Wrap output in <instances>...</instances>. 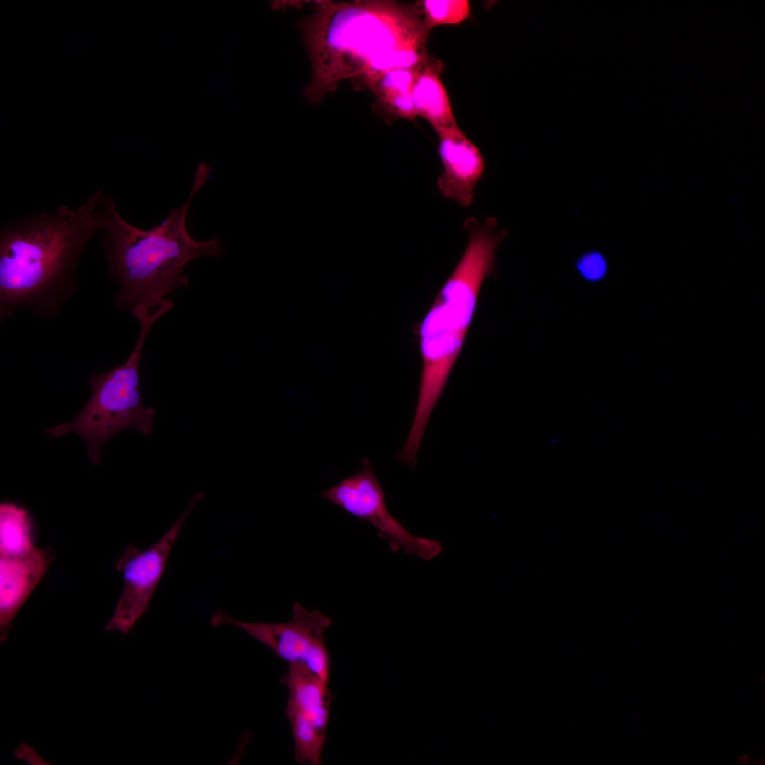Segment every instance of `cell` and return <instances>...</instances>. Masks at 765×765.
Masks as SVG:
<instances>
[{
  "mask_svg": "<svg viewBox=\"0 0 765 765\" xmlns=\"http://www.w3.org/2000/svg\"><path fill=\"white\" fill-rule=\"evenodd\" d=\"M764 677H765V675H764V674H763V675H761V676L759 677V679H760V680H761V681H764Z\"/></svg>",
  "mask_w": 765,
  "mask_h": 765,
  "instance_id": "cell-18",
  "label": "cell"
},
{
  "mask_svg": "<svg viewBox=\"0 0 765 765\" xmlns=\"http://www.w3.org/2000/svg\"><path fill=\"white\" fill-rule=\"evenodd\" d=\"M31 521L27 511L13 503L0 505V555H20L35 546L31 533Z\"/></svg>",
  "mask_w": 765,
  "mask_h": 765,
  "instance_id": "cell-14",
  "label": "cell"
},
{
  "mask_svg": "<svg viewBox=\"0 0 765 765\" xmlns=\"http://www.w3.org/2000/svg\"><path fill=\"white\" fill-rule=\"evenodd\" d=\"M103 191L79 207L32 212L0 231V319L27 309L40 319L55 317L78 287V266L102 227Z\"/></svg>",
  "mask_w": 765,
  "mask_h": 765,
  "instance_id": "cell-2",
  "label": "cell"
},
{
  "mask_svg": "<svg viewBox=\"0 0 765 765\" xmlns=\"http://www.w3.org/2000/svg\"><path fill=\"white\" fill-rule=\"evenodd\" d=\"M320 494L349 514L373 525L378 538L386 540L394 552L403 550L430 560L442 551L439 541L413 534L390 514L383 489L366 458L362 460L360 472Z\"/></svg>",
  "mask_w": 765,
  "mask_h": 765,
  "instance_id": "cell-7",
  "label": "cell"
},
{
  "mask_svg": "<svg viewBox=\"0 0 765 765\" xmlns=\"http://www.w3.org/2000/svg\"><path fill=\"white\" fill-rule=\"evenodd\" d=\"M300 28L312 64L304 95L312 103L344 79L357 78L363 86L380 74L416 67L430 59L431 30L416 3L317 1Z\"/></svg>",
  "mask_w": 765,
  "mask_h": 765,
  "instance_id": "cell-1",
  "label": "cell"
},
{
  "mask_svg": "<svg viewBox=\"0 0 765 765\" xmlns=\"http://www.w3.org/2000/svg\"><path fill=\"white\" fill-rule=\"evenodd\" d=\"M426 64L409 69L387 71L373 78L363 86L372 91L378 104L390 115L412 120L418 116L413 102L412 87Z\"/></svg>",
  "mask_w": 765,
  "mask_h": 765,
  "instance_id": "cell-13",
  "label": "cell"
},
{
  "mask_svg": "<svg viewBox=\"0 0 765 765\" xmlns=\"http://www.w3.org/2000/svg\"><path fill=\"white\" fill-rule=\"evenodd\" d=\"M292 611L289 621L267 623L240 620L217 609L210 623L213 627L229 625L243 630L288 665H302L329 684L331 659L324 635L332 619L319 610L306 609L298 601Z\"/></svg>",
  "mask_w": 765,
  "mask_h": 765,
  "instance_id": "cell-6",
  "label": "cell"
},
{
  "mask_svg": "<svg viewBox=\"0 0 765 765\" xmlns=\"http://www.w3.org/2000/svg\"><path fill=\"white\" fill-rule=\"evenodd\" d=\"M464 227L469 233L465 251L416 327L422 368L413 422L405 441L411 449L420 447L464 344L482 283L494 273L497 247L507 235L506 230L497 231L494 217L480 221L470 217Z\"/></svg>",
  "mask_w": 765,
  "mask_h": 765,
  "instance_id": "cell-4",
  "label": "cell"
},
{
  "mask_svg": "<svg viewBox=\"0 0 765 765\" xmlns=\"http://www.w3.org/2000/svg\"><path fill=\"white\" fill-rule=\"evenodd\" d=\"M288 666L280 682L288 691L285 715L291 728L295 759L302 765H322L333 693L328 684L306 667Z\"/></svg>",
  "mask_w": 765,
  "mask_h": 765,
  "instance_id": "cell-9",
  "label": "cell"
},
{
  "mask_svg": "<svg viewBox=\"0 0 765 765\" xmlns=\"http://www.w3.org/2000/svg\"><path fill=\"white\" fill-rule=\"evenodd\" d=\"M53 558L35 547L20 555H0V638L4 642L18 610L41 580Z\"/></svg>",
  "mask_w": 765,
  "mask_h": 765,
  "instance_id": "cell-11",
  "label": "cell"
},
{
  "mask_svg": "<svg viewBox=\"0 0 765 765\" xmlns=\"http://www.w3.org/2000/svg\"><path fill=\"white\" fill-rule=\"evenodd\" d=\"M169 310L166 305L133 309L130 313L140 324V333L127 361L108 372L92 374L88 380L91 395L79 414L72 421L44 432L52 437L79 434L87 444L88 456L94 465L100 464L102 446L120 431L135 429L144 435L152 434L156 413L142 400L140 363L149 332Z\"/></svg>",
  "mask_w": 765,
  "mask_h": 765,
  "instance_id": "cell-5",
  "label": "cell"
},
{
  "mask_svg": "<svg viewBox=\"0 0 765 765\" xmlns=\"http://www.w3.org/2000/svg\"><path fill=\"white\" fill-rule=\"evenodd\" d=\"M204 497L203 492L194 494L181 515L152 545L141 550L130 545L116 561L115 567L123 574V587L114 613L105 625L106 630L127 633L147 611L183 525Z\"/></svg>",
  "mask_w": 765,
  "mask_h": 765,
  "instance_id": "cell-8",
  "label": "cell"
},
{
  "mask_svg": "<svg viewBox=\"0 0 765 765\" xmlns=\"http://www.w3.org/2000/svg\"><path fill=\"white\" fill-rule=\"evenodd\" d=\"M442 66L441 61L430 59L421 68L412 87L417 115L429 121L436 132L458 125L440 79Z\"/></svg>",
  "mask_w": 765,
  "mask_h": 765,
  "instance_id": "cell-12",
  "label": "cell"
},
{
  "mask_svg": "<svg viewBox=\"0 0 765 765\" xmlns=\"http://www.w3.org/2000/svg\"><path fill=\"white\" fill-rule=\"evenodd\" d=\"M752 759L751 755L749 754H742L737 758V761L742 764H747L750 762Z\"/></svg>",
  "mask_w": 765,
  "mask_h": 765,
  "instance_id": "cell-17",
  "label": "cell"
},
{
  "mask_svg": "<svg viewBox=\"0 0 765 765\" xmlns=\"http://www.w3.org/2000/svg\"><path fill=\"white\" fill-rule=\"evenodd\" d=\"M579 276L588 283L600 281L605 276L607 264L604 256L595 250L581 254L575 264Z\"/></svg>",
  "mask_w": 765,
  "mask_h": 765,
  "instance_id": "cell-16",
  "label": "cell"
},
{
  "mask_svg": "<svg viewBox=\"0 0 765 765\" xmlns=\"http://www.w3.org/2000/svg\"><path fill=\"white\" fill-rule=\"evenodd\" d=\"M211 166L200 162L186 203L172 208L166 218L149 230L134 226L120 215L113 196L103 191L101 246L106 267L115 280L117 308L129 312L140 305H154L169 293L188 285L184 268L202 256H219L220 241L193 239L186 227L193 198L206 183Z\"/></svg>",
  "mask_w": 765,
  "mask_h": 765,
  "instance_id": "cell-3",
  "label": "cell"
},
{
  "mask_svg": "<svg viewBox=\"0 0 765 765\" xmlns=\"http://www.w3.org/2000/svg\"><path fill=\"white\" fill-rule=\"evenodd\" d=\"M443 172L436 181L441 195L462 207L470 206L485 169L479 149L458 125L436 132Z\"/></svg>",
  "mask_w": 765,
  "mask_h": 765,
  "instance_id": "cell-10",
  "label": "cell"
},
{
  "mask_svg": "<svg viewBox=\"0 0 765 765\" xmlns=\"http://www.w3.org/2000/svg\"><path fill=\"white\" fill-rule=\"evenodd\" d=\"M416 4L430 30L435 26L459 23L469 16L470 11L467 0H424Z\"/></svg>",
  "mask_w": 765,
  "mask_h": 765,
  "instance_id": "cell-15",
  "label": "cell"
}]
</instances>
